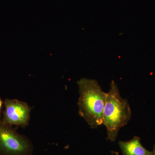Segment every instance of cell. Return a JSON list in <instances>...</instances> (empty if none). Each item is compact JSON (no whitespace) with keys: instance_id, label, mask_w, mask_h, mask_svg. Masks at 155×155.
Segmentation results:
<instances>
[{"instance_id":"cell-1","label":"cell","mask_w":155,"mask_h":155,"mask_svg":"<svg viewBox=\"0 0 155 155\" xmlns=\"http://www.w3.org/2000/svg\"><path fill=\"white\" fill-rule=\"evenodd\" d=\"M77 83L79 93L78 113L91 127L97 128L103 124L107 93L93 79L82 78Z\"/></svg>"},{"instance_id":"cell-2","label":"cell","mask_w":155,"mask_h":155,"mask_svg":"<svg viewBox=\"0 0 155 155\" xmlns=\"http://www.w3.org/2000/svg\"><path fill=\"white\" fill-rule=\"evenodd\" d=\"M131 112L127 100L120 94L115 81L110 84V89L107 93V100L103 114V123L107 128V139L116 140L120 129L130 120Z\"/></svg>"},{"instance_id":"cell-3","label":"cell","mask_w":155,"mask_h":155,"mask_svg":"<svg viewBox=\"0 0 155 155\" xmlns=\"http://www.w3.org/2000/svg\"><path fill=\"white\" fill-rule=\"evenodd\" d=\"M33 150L27 137L0 120V155H31Z\"/></svg>"},{"instance_id":"cell-4","label":"cell","mask_w":155,"mask_h":155,"mask_svg":"<svg viewBox=\"0 0 155 155\" xmlns=\"http://www.w3.org/2000/svg\"><path fill=\"white\" fill-rule=\"evenodd\" d=\"M4 104L5 109L1 120L3 123L23 128L29 124L31 108L27 103L17 99H7Z\"/></svg>"},{"instance_id":"cell-5","label":"cell","mask_w":155,"mask_h":155,"mask_svg":"<svg viewBox=\"0 0 155 155\" xmlns=\"http://www.w3.org/2000/svg\"><path fill=\"white\" fill-rule=\"evenodd\" d=\"M119 145L124 155H153L152 151L143 147L138 137H134L128 141H120Z\"/></svg>"},{"instance_id":"cell-6","label":"cell","mask_w":155,"mask_h":155,"mask_svg":"<svg viewBox=\"0 0 155 155\" xmlns=\"http://www.w3.org/2000/svg\"><path fill=\"white\" fill-rule=\"evenodd\" d=\"M4 103H3V101L0 98V112H1L2 108V107L3 104Z\"/></svg>"},{"instance_id":"cell-7","label":"cell","mask_w":155,"mask_h":155,"mask_svg":"<svg viewBox=\"0 0 155 155\" xmlns=\"http://www.w3.org/2000/svg\"><path fill=\"white\" fill-rule=\"evenodd\" d=\"M153 155H155V145L154 146L153 148Z\"/></svg>"},{"instance_id":"cell-8","label":"cell","mask_w":155,"mask_h":155,"mask_svg":"<svg viewBox=\"0 0 155 155\" xmlns=\"http://www.w3.org/2000/svg\"><path fill=\"white\" fill-rule=\"evenodd\" d=\"M0 115H1V112H0Z\"/></svg>"}]
</instances>
